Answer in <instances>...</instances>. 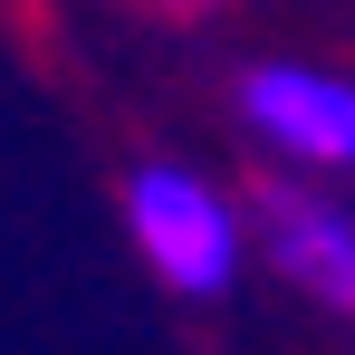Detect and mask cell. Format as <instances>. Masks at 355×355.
I'll use <instances>...</instances> for the list:
<instances>
[{"label":"cell","mask_w":355,"mask_h":355,"mask_svg":"<svg viewBox=\"0 0 355 355\" xmlns=\"http://www.w3.org/2000/svg\"><path fill=\"white\" fill-rule=\"evenodd\" d=\"M125 221H135L144 259H154L182 297H221L240 279V211L211 182L173 173V164H144V173L125 182Z\"/></svg>","instance_id":"cell-1"},{"label":"cell","mask_w":355,"mask_h":355,"mask_svg":"<svg viewBox=\"0 0 355 355\" xmlns=\"http://www.w3.org/2000/svg\"><path fill=\"white\" fill-rule=\"evenodd\" d=\"M269 240H279V269L297 288H317L327 307H355V221L327 211V202H279L269 211Z\"/></svg>","instance_id":"cell-3"},{"label":"cell","mask_w":355,"mask_h":355,"mask_svg":"<svg viewBox=\"0 0 355 355\" xmlns=\"http://www.w3.org/2000/svg\"><path fill=\"white\" fill-rule=\"evenodd\" d=\"M240 106H250V125L269 144L355 173V77H327V67H250Z\"/></svg>","instance_id":"cell-2"}]
</instances>
